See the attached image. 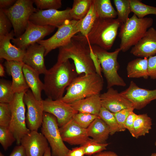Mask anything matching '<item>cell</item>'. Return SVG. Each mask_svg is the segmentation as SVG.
<instances>
[{"label":"cell","instance_id":"46","mask_svg":"<svg viewBox=\"0 0 156 156\" xmlns=\"http://www.w3.org/2000/svg\"><path fill=\"white\" fill-rule=\"evenodd\" d=\"M16 1L15 0H0V8L2 9L8 8L12 6Z\"/></svg>","mask_w":156,"mask_h":156},{"label":"cell","instance_id":"45","mask_svg":"<svg viewBox=\"0 0 156 156\" xmlns=\"http://www.w3.org/2000/svg\"><path fill=\"white\" fill-rule=\"evenodd\" d=\"M9 156H27L25 150L21 145L16 146Z\"/></svg>","mask_w":156,"mask_h":156},{"label":"cell","instance_id":"44","mask_svg":"<svg viewBox=\"0 0 156 156\" xmlns=\"http://www.w3.org/2000/svg\"><path fill=\"white\" fill-rule=\"evenodd\" d=\"M85 153L82 146L77 147L69 150L66 156H84Z\"/></svg>","mask_w":156,"mask_h":156},{"label":"cell","instance_id":"5","mask_svg":"<svg viewBox=\"0 0 156 156\" xmlns=\"http://www.w3.org/2000/svg\"><path fill=\"white\" fill-rule=\"evenodd\" d=\"M153 22L151 18H140L133 14L122 23L118 34L121 40L119 47L121 51L126 52L136 44L151 27Z\"/></svg>","mask_w":156,"mask_h":156},{"label":"cell","instance_id":"8","mask_svg":"<svg viewBox=\"0 0 156 156\" xmlns=\"http://www.w3.org/2000/svg\"><path fill=\"white\" fill-rule=\"evenodd\" d=\"M41 133L50 144L52 156H66L69 150L64 143L59 130L56 118L44 112Z\"/></svg>","mask_w":156,"mask_h":156},{"label":"cell","instance_id":"21","mask_svg":"<svg viewBox=\"0 0 156 156\" xmlns=\"http://www.w3.org/2000/svg\"><path fill=\"white\" fill-rule=\"evenodd\" d=\"M24 64L22 61H6L5 63L7 73L12 76V88L15 93L25 92L29 89L23 70Z\"/></svg>","mask_w":156,"mask_h":156},{"label":"cell","instance_id":"24","mask_svg":"<svg viewBox=\"0 0 156 156\" xmlns=\"http://www.w3.org/2000/svg\"><path fill=\"white\" fill-rule=\"evenodd\" d=\"M23 70L26 83L34 97L38 100L42 101L41 92L43 90L44 84L39 78L40 74L25 64Z\"/></svg>","mask_w":156,"mask_h":156},{"label":"cell","instance_id":"9","mask_svg":"<svg viewBox=\"0 0 156 156\" xmlns=\"http://www.w3.org/2000/svg\"><path fill=\"white\" fill-rule=\"evenodd\" d=\"M24 93H15L13 100L9 103L12 116L9 128L15 137L18 145L21 144L22 138L31 131L26 123L25 107L23 99Z\"/></svg>","mask_w":156,"mask_h":156},{"label":"cell","instance_id":"48","mask_svg":"<svg viewBox=\"0 0 156 156\" xmlns=\"http://www.w3.org/2000/svg\"><path fill=\"white\" fill-rule=\"evenodd\" d=\"M5 70L3 66L1 64H0V76L3 77L5 75Z\"/></svg>","mask_w":156,"mask_h":156},{"label":"cell","instance_id":"30","mask_svg":"<svg viewBox=\"0 0 156 156\" xmlns=\"http://www.w3.org/2000/svg\"><path fill=\"white\" fill-rule=\"evenodd\" d=\"M92 0H74L70 14L72 19L79 21L86 15L88 12Z\"/></svg>","mask_w":156,"mask_h":156},{"label":"cell","instance_id":"12","mask_svg":"<svg viewBox=\"0 0 156 156\" xmlns=\"http://www.w3.org/2000/svg\"><path fill=\"white\" fill-rule=\"evenodd\" d=\"M71 8L63 10L55 9L38 10L30 16L29 21L40 25H49L58 28L65 21L72 20L70 14Z\"/></svg>","mask_w":156,"mask_h":156},{"label":"cell","instance_id":"47","mask_svg":"<svg viewBox=\"0 0 156 156\" xmlns=\"http://www.w3.org/2000/svg\"><path fill=\"white\" fill-rule=\"evenodd\" d=\"M91 156H119L116 153L111 151H102ZM125 156H130L126 155Z\"/></svg>","mask_w":156,"mask_h":156},{"label":"cell","instance_id":"23","mask_svg":"<svg viewBox=\"0 0 156 156\" xmlns=\"http://www.w3.org/2000/svg\"><path fill=\"white\" fill-rule=\"evenodd\" d=\"M100 94L94 95L70 104L78 112L90 113L98 116L102 107Z\"/></svg>","mask_w":156,"mask_h":156},{"label":"cell","instance_id":"26","mask_svg":"<svg viewBox=\"0 0 156 156\" xmlns=\"http://www.w3.org/2000/svg\"><path fill=\"white\" fill-rule=\"evenodd\" d=\"M148 58H138L129 62L127 66V77L129 78L149 77L148 70Z\"/></svg>","mask_w":156,"mask_h":156},{"label":"cell","instance_id":"19","mask_svg":"<svg viewBox=\"0 0 156 156\" xmlns=\"http://www.w3.org/2000/svg\"><path fill=\"white\" fill-rule=\"evenodd\" d=\"M45 52L44 47L38 43L31 45L26 49L22 62L39 74H44L47 70L44 63Z\"/></svg>","mask_w":156,"mask_h":156},{"label":"cell","instance_id":"2","mask_svg":"<svg viewBox=\"0 0 156 156\" xmlns=\"http://www.w3.org/2000/svg\"><path fill=\"white\" fill-rule=\"evenodd\" d=\"M59 49L56 63H62L70 59L73 61L78 75L96 73L89 46L75 36L68 44Z\"/></svg>","mask_w":156,"mask_h":156},{"label":"cell","instance_id":"25","mask_svg":"<svg viewBox=\"0 0 156 156\" xmlns=\"http://www.w3.org/2000/svg\"><path fill=\"white\" fill-rule=\"evenodd\" d=\"M87 134L95 141L105 143L110 135L109 128L100 118L95 119L86 129Z\"/></svg>","mask_w":156,"mask_h":156},{"label":"cell","instance_id":"10","mask_svg":"<svg viewBox=\"0 0 156 156\" xmlns=\"http://www.w3.org/2000/svg\"><path fill=\"white\" fill-rule=\"evenodd\" d=\"M78 21L73 19L66 21L51 37L37 43L44 47V56L52 50L65 46L70 42L75 34L79 32Z\"/></svg>","mask_w":156,"mask_h":156},{"label":"cell","instance_id":"28","mask_svg":"<svg viewBox=\"0 0 156 156\" xmlns=\"http://www.w3.org/2000/svg\"><path fill=\"white\" fill-rule=\"evenodd\" d=\"M95 8L94 0H92L90 9L86 15L78 22V28L81 34L86 37L90 32L98 17Z\"/></svg>","mask_w":156,"mask_h":156},{"label":"cell","instance_id":"35","mask_svg":"<svg viewBox=\"0 0 156 156\" xmlns=\"http://www.w3.org/2000/svg\"><path fill=\"white\" fill-rule=\"evenodd\" d=\"M109 144L98 142L92 139L82 146L84 150L85 155L91 156L106 150Z\"/></svg>","mask_w":156,"mask_h":156},{"label":"cell","instance_id":"11","mask_svg":"<svg viewBox=\"0 0 156 156\" xmlns=\"http://www.w3.org/2000/svg\"><path fill=\"white\" fill-rule=\"evenodd\" d=\"M55 27L49 25H40L29 21L25 31L19 36L14 38L12 42L18 48L25 50L30 45L42 40L53 32Z\"/></svg>","mask_w":156,"mask_h":156},{"label":"cell","instance_id":"36","mask_svg":"<svg viewBox=\"0 0 156 156\" xmlns=\"http://www.w3.org/2000/svg\"><path fill=\"white\" fill-rule=\"evenodd\" d=\"M98 116L90 113L78 112L73 117L74 121L81 127L87 129Z\"/></svg>","mask_w":156,"mask_h":156},{"label":"cell","instance_id":"13","mask_svg":"<svg viewBox=\"0 0 156 156\" xmlns=\"http://www.w3.org/2000/svg\"><path fill=\"white\" fill-rule=\"evenodd\" d=\"M23 99L27 109L26 116L27 127L30 131H38L43 121L44 111L42 101L37 100L29 89L25 92Z\"/></svg>","mask_w":156,"mask_h":156},{"label":"cell","instance_id":"20","mask_svg":"<svg viewBox=\"0 0 156 156\" xmlns=\"http://www.w3.org/2000/svg\"><path fill=\"white\" fill-rule=\"evenodd\" d=\"M130 53L133 55L148 58L156 54V29L149 28L144 36L131 48Z\"/></svg>","mask_w":156,"mask_h":156},{"label":"cell","instance_id":"31","mask_svg":"<svg viewBox=\"0 0 156 156\" xmlns=\"http://www.w3.org/2000/svg\"><path fill=\"white\" fill-rule=\"evenodd\" d=\"M131 12L138 18H142L148 15H156V7L146 5L138 0H130Z\"/></svg>","mask_w":156,"mask_h":156},{"label":"cell","instance_id":"27","mask_svg":"<svg viewBox=\"0 0 156 156\" xmlns=\"http://www.w3.org/2000/svg\"><path fill=\"white\" fill-rule=\"evenodd\" d=\"M152 119L146 114L137 115L133 124V137L138 138L149 133L151 129Z\"/></svg>","mask_w":156,"mask_h":156},{"label":"cell","instance_id":"29","mask_svg":"<svg viewBox=\"0 0 156 156\" xmlns=\"http://www.w3.org/2000/svg\"><path fill=\"white\" fill-rule=\"evenodd\" d=\"M94 6L99 17L103 18H115L117 13L110 0H94Z\"/></svg>","mask_w":156,"mask_h":156},{"label":"cell","instance_id":"17","mask_svg":"<svg viewBox=\"0 0 156 156\" xmlns=\"http://www.w3.org/2000/svg\"><path fill=\"white\" fill-rule=\"evenodd\" d=\"M21 145L24 148L27 156H43L49 147L48 142L42 133L31 131L21 139Z\"/></svg>","mask_w":156,"mask_h":156},{"label":"cell","instance_id":"43","mask_svg":"<svg viewBox=\"0 0 156 156\" xmlns=\"http://www.w3.org/2000/svg\"><path fill=\"white\" fill-rule=\"evenodd\" d=\"M137 116V114L134 112L133 111L131 112L127 117L125 122L126 129L128 130L132 136L133 134L134 122Z\"/></svg>","mask_w":156,"mask_h":156},{"label":"cell","instance_id":"6","mask_svg":"<svg viewBox=\"0 0 156 156\" xmlns=\"http://www.w3.org/2000/svg\"><path fill=\"white\" fill-rule=\"evenodd\" d=\"M96 56L101 66L102 71L107 82V88L115 86H125L126 83L118 73L120 66L117 57L121 51L119 48L112 52L94 45H88Z\"/></svg>","mask_w":156,"mask_h":156},{"label":"cell","instance_id":"41","mask_svg":"<svg viewBox=\"0 0 156 156\" xmlns=\"http://www.w3.org/2000/svg\"><path fill=\"white\" fill-rule=\"evenodd\" d=\"M12 26L9 18L2 9L0 8V37L9 34L11 31L10 30Z\"/></svg>","mask_w":156,"mask_h":156},{"label":"cell","instance_id":"22","mask_svg":"<svg viewBox=\"0 0 156 156\" xmlns=\"http://www.w3.org/2000/svg\"><path fill=\"white\" fill-rule=\"evenodd\" d=\"M15 36L12 30L7 35L0 37V58L6 61H22L25 50L12 44L10 40Z\"/></svg>","mask_w":156,"mask_h":156},{"label":"cell","instance_id":"49","mask_svg":"<svg viewBox=\"0 0 156 156\" xmlns=\"http://www.w3.org/2000/svg\"><path fill=\"white\" fill-rule=\"evenodd\" d=\"M51 148L49 147L46 150L43 156H51Z\"/></svg>","mask_w":156,"mask_h":156},{"label":"cell","instance_id":"39","mask_svg":"<svg viewBox=\"0 0 156 156\" xmlns=\"http://www.w3.org/2000/svg\"><path fill=\"white\" fill-rule=\"evenodd\" d=\"M37 9L39 10H57L61 7V0H33Z\"/></svg>","mask_w":156,"mask_h":156},{"label":"cell","instance_id":"51","mask_svg":"<svg viewBox=\"0 0 156 156\" xmlns=\"http://www.w3.org/2000/svg\"><path fill=\"white\" fill-rule=\"evenodd\" d=\"M0 156H5L1 152H0Z\"/></svg>","mask_w":156,"mask_h":156},{"label":"cell","instance_id":"34","mask_svg":"<svg viewBox=\"0 0 156 156\" xmlns=\"http://www.w3.org/2000/svg\"><path fill=\"white\" fill-rule=\"evenodd\" d=\"M15 93L12 82L4 79L0 80V103H10L13 99Z\"/></svg>","mask_w":156,"mask_h":156},{"label":"cell","instance_id":"38","mask_svg":"<svg viewBox=\"0 0 156 156\" xmlns=\"http://www.w3.org/2000/svg\"><path fill=\"white\" fill-rule=\"evenodd\" d=\"M11 116L9 104L0 103V126L9 128Z\"/></svg>","mask_w":156,"mask_h":156},{"label":"cell","instance_id":"14","mask_svg":"<svg viewBox=\"0 0 156 156\" xmlns=\"http://www.w3.org/2000/svg\"><path fill=\"white\" fill-rule=\"evenodd\" d=\"M120 93L132 103L134 109H141L156 99V89L149 90L142 88L133 81L130 82L127 89Z\"/></svg>","mask_w":156,"mask_h":156},{"label":"cell","instance_id":"7","mask_svg":"<svg viewBox=\"0 0 156 156\" xmlns=\"http://www.w3.org/2000/svg\"><path fill=\"white\" fill-rule=\"evenodd\" d=\"M33 3L31 0H17L9 8L1 9L12 24L16 38L23 34L30 16L38 10Z\"/></svg>","mask_w":156,"mask_h":156},{"label":"cell","instance_id":"33","mask_svg":"<svg viewBox=\"0 0 156 156\" xmlns=\"http://www.w3.org/2000/svg\"><path fill=\"white\" fill-rule=\"evenodd\" d=\"M130 0H113L116 9L117 18L122 23L126 22L129 18V16L131 12Z\"/></svg>","mask_w":156,"mask_h":156},{"label":"cell","instance_id":"52","mask_svg":"<svg viewBox=\"0 0 156 156\" xmlns=\"http://www.w3.org/2000/svg\"><path fill=\"white\" fill-rule=\"evenodd\" d=\"M155 146H156V140L155 142Z\"/></svg>","mask_w":156,"mask_h":156},{"label":"cell","instance_id":"16","mask_svg":"<svg viewBox=\"0 0 156 156\" xmlns=\"http://www.w3.org/2000/svg\"><path fill=\"white\" fill-rule=\"evenodd\" d=\"M59 130L63 141L71 145L82 146L91 139L87 134L86 129L78 125L73 118L60 127Z\"/></svg>","mask_w":156,"mask_h":156},{"label":"cell","instance_id":"18","mask_svg":"<svg viewBox=\"0 0 156 156\" xmlns=\"http://www.w3.org/2000/svg\"><path fill=\"white\" fill-rule=\"evenodd\" d=\"M107 89L106 92L100 94L102 107L113 113L133 107L132 103L117 90L112 87Z\"/></svg>","mask_w":156,"mask_h":156},{"label":"cell","instance_id":"37","mask_svg":"<svg viewBox=\"0 0 156 156\" xmlns=\"http://www.w3.org/2000/svg\"><path fill=\"white\" fill-rule=\"evenodd\" d=\"M16 139L8 127L0 126V143L5 151L12 145Z\"/></svg>","mask_w":156,"mask_h":156},{"label":"cell","instance_id":"42","mask_svg":"<svg viewBox=\"0 0 156 156\" xmlns=\"http://www.w3.org/2000/svg\"><path fill=\"white\" fill-rule=\"evenodd\" d=\"M148 70L149 77L156 79V55L148 58Z\"/></svg>","mask_w":156,"mask_h":156},{"label":"cell","instance_id":"50","mask_svg":"<svg viewBox=\"0 0 156 156\" xmlns=\"http://www.w3.org/2000/svg\"><path fill=\"white\" fill-rule=\"evenodd\" d=\"M151 156H156V153H152Z\"/></svg>","mask_w":156,"mask_h":156},{"label":"cell","instance_id":"32","mask_svg":"<svg viewBox=\"0 0 156 156\" xmlns=\"http://www.w3.org/2000/svg\"><path fill=\"white\" fill-rule=\"evenodd\" d=\"M98 116L108 126L110 135H112L117 132H120L118 125L113 113L102 107Z\"/></svg>","mask_w":156,"mask_h":156},{"label":"cell","instance_id":"3","mask_svg":"<svg viewBox=\"0 0 156 156\" xmlns=\"http://www.w3.org/2000/svg\"><path fill=\"white\" fill-rule=\"evenodd\" d=\"M117 18L98 17L86 37L81 34L75 36L87 45H94L108 50L113 45L122 24Z\"/></svg>","mask_w":156,"mask_h":156},{"label":"cell","instance_id":"1","mask_svg":"<svg viewBox=\"0 0 156 156\" xmlns=\"http://www.w3.org/2000/svg\"><path fill=\"white\" fill-rule=\"evenodd\" d=\"M44 75L43 90L48 98L53 100H60L65 89L78 75L69 60L56 63Z\"/></svg>","mask_w":156,"mask_h":156},{"label":"cell","instance_id":"40","mask_svg":"<svg viewBox=\"0 0 156 156\" xmlns=\"http://www.w3.org/2000/svg\"><path fill=\"white\" fill-rule=\"evenodd\" d=\"M134 109L133 107H131L113 113L118 125L120 132L125 131V121L130 113L133 111Z\"/></svg>","mask_w":156,"mask_h":156},{"label":"cell","instance_id":"4","mask_svg":"<svg viewBox=\"0 0 156 156\" xmlns=\"http://www.w3.org/2000/svg\"><path fill=\"white\" fill-rule=\"evenodd\" d=\"M103 83L102 76L96 73L78 76L67 88L66 94L60 100L70 104L93 95L100 94Z\"/></svg>","mask_w":156,"mask_h":156},{"label":"cell","instance_id":"15","mask_svg":"<svg viewBox=\"0 0 156 156\" xmlns=\"http://www.w3.org/2000/svg\"><path fill=\"white\" fill-rule=\"evenodd\" d=\"M44 111L50 113L57 118L59 127L64 125L78 112L70 104L60 100H53L47 98L42 100Z\"/></svg>","mask_w":156,"mask_h":156}]
</instances>
